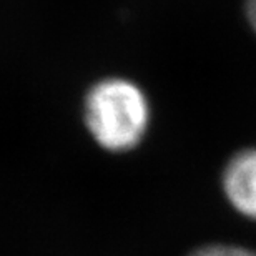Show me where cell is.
Here are the masks:
<instances>
[{"instance_id":"cell-1","label":"cell","mask_w":256,"mask_h":256,"mask_svg":"<svg viewBox=\"0 0 256 256\" xmlns=\"http://www.w3.org/2000/svg\"><path fill=\"white\" fill-rule=\"evenodd\" d=\"M150 108L143 92L126 80H105L86 96L85 120L92 135L112 152L133 148L146 130Z\"/></svg>"},{"instance_id":"cell-2","label":"cell","mask_w":256,"mask_h":256,"mask_svg":"<svg viewBox=\"0 0 256 256\" xmlns=\"http://www.w3.org/2000/svg\"><path fill=\"white\" fill-rule=\"evenodd\" d=\"M223 190L240 213L256 220V150L238 153L228 163Z\"/></svg>"},{"instance_id":"cell-3","label":"cell","mask_w":256,"mask_h":256,"mask_svg":"<svg viewBox=\"0 0 256 256\" xmlns=\"http://www.w3.org/2000/svg\"><path fill=\"white\" fill-rule=\"evenodd\" d=\"M190 256H256V252L240 246H228V244H212L200 248Z\"/></svg>"},{"instance_id":"cell-4","label":"cell","mask_w":256,"mask_h":256,"mask_svg":"<svg viewBox=\"0 0 256 256\" xmlns=\"http://www.w3.org/2000/svg\"><path fill=\"white\" fill-rule=\"evenodd\" d=\"M246 17L256 34V0H246Z\"/></svg>"}]
</instances>
